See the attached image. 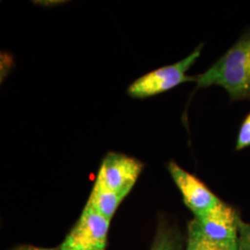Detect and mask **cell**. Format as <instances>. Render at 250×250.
Here are the masks:
<instances>
[{"label":"cell","mask_w":250,"mask_h":250,"mask_svg":"<svg viewBox=\"0 0 250 250\" xmlns=\"http://www.w3.org/2000/svg\"><path fill=\"white\" fill-rule=\"evenodd\" d=\"M143 169V162L134 157L108 152L101 161L95 184L127 197Z\"/></svg>","instance_id":"cell-3"},{"label":"cell","mask_w":250,"mask_h":250,"mask_svg":"<svg viewBox=\"0 0 250 250\" xmlns=\"http://www.w3.org/2000/svg\"><path fill=\"white\" fill-rule=\"evenodd\" d=\"M110 221L87 205L60 246L62 250H106Z\"/></svg>","instance_id":"cell-4"},{"label":"cell","mask_w":250,"mask_h":250,"mask_svg":"<svg viewBox=\"0 0 250 250\" xmlns=\"http://www.w3.org/2000/svg\"><path fill=\"white\" fill-rule=\"evenodd\" d=\"M125 197L124 195L94 184L89 198L85 205L92 208L99 214L103 215L111 221L116 213L119 206L121 205Z\"/></svg>","instance_id":"cell-7"},{"label":"cell","mask_w":250,"mask_h":250,"mask_svg":"<svg viewBox=\"0 0 250 250\" xmlns=\"http://www.w3.org/2000/svg\"><path fill=\"white\" fill-rule=\"evenodd\" d=\"M195 219L200 230L211 240L238 248L242 219L234 207L221 199L213 208Z\"/></svg>","instance_id":"cell-5"},{"label":"cell","mask_w":250,"mask_h":250,"mask_svg":"<svg viewBox=\"0 0 250 250\" xmlns=\"http://www.w3.org/2000/svg\"><path fill=\"white\" fill-rule=\"evenodd\" d=\"M194 82L197 88L223 87L232 101L250 100V29Z\"/></svg>","instance_id":"cell-1"},{"label":"cell","mask_w":250,"mask_h":250,"mask_svg":"<svg viewBox=\"0 0 250 250\" xmlns=\"http://www.w3.org/2000/svg\"><path fill=\"white\" fill-rule=\"evenodd\" d=\"M238 250H250V224L243 221L239 225Z\"/></svg>","instance_id":"cell-11"},{"label":"cell","mask_w":250,"mask_h":250,"mask_svg":"<svg viewBox=\"0 0 250 250\" xmlns=\"http://www.w3.org/2000/svg\"><path fill=\"white\" fill-rule=\"evenodd\" d=\"M186 250H239L238 248L227 246L211 240L200 230L196 219L189 222L188 227V241Z\"/></svg>","instance_id":"cell-9"},{"label":"cell","mask_w":250,"mask_h":250,"mask_svg":"<svg viewBox=\"0 0 250 250\" xmlns=\"http://www.w3.org/2000/svg\"><path fill=\"white\" fill-rule=\"evenodd\" d=\"M250 147V112L243 121L237 134L235 150L239 151Z\"/></svg>","instance_id":"cell-10"},{"label":"cell","mask_w":250,"mask_h":250,"mask_svg":"<svg viewBox=\"0 0 250 250\" xmlns=\"http://www.w3.org/2000/svg\"><path fill=\"white\" fill-rule=\"evenodd\" d=\"M151 250H186L184 237L176 227L161 221L157 228Z\"/></svg>","instance_id":"cell-8"},{"label":"cell","mask_w":250,"mask_h":250,"mask_svg":"<svg viewBox=\"0 0 250 250\" xmlns=\"http://www.w3.org/2000/svg\"><path fill=\"white\" fill-rule=\"evenodd\" d=\"M11 250H62L61 247L57 248V249H46V248H39L36 246H31V245H21L18 246Z\"/></svg>","instance_id":"cell-12"},{"label":"cell","mask_w":250,"mask_h":250,"mask_svg":"<svg viewBox=\"0 0 250 250\" xmlns=\"http://www.w3.org/2000/svg\"><path fill=\"white\" fill-rule=\"evenodd\" d=\"M168 170L182 194L184 203L195 217L203 214L221 201L205 184L194 174L184 170L174 161H170Z\"/></svg>","instance_id":"cell-6"},{"label":"cell","mask_w":250,"mask_h":250,"mask_svg":"<svg viewBox=\"0 0 250 250\" xmlns=\"http://www.w3.org/2000/svg\"><path fill=\"white\" fill-rule=\"evenodd\" d=\"M204 44H200L180 62L164 66L145 74L134 81L127 93L134 99H146L161 95L187 82H194L195 77L187 72L200 57Z\"/></svg>","instance_id":"cell-2"}]
</instances>
